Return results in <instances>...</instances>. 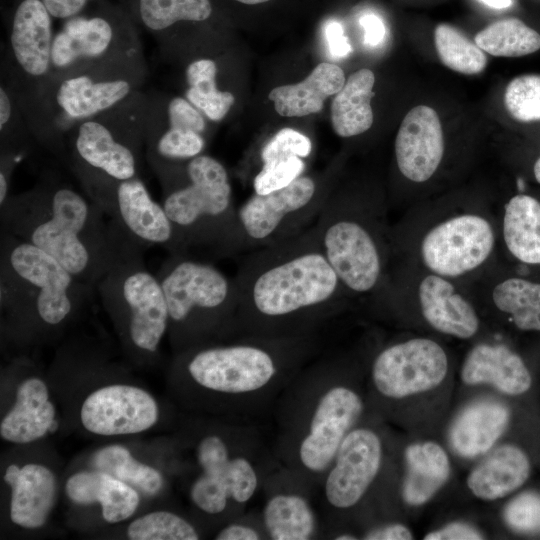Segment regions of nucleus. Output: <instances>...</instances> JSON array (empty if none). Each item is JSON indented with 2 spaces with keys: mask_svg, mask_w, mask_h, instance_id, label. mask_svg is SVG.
<instances>
[{
  "mask_svg": "<svg viewBox=\"0 0 540 540\" xmlns=\"http://www.w3.org/2000/svg\"><path fill=\"white\" fill-rule=\"evenodd\" d=\"M263 528L247 523L232 522L220 529L214 539L216 540H259L265 539Z\"/></svg>",
  "mask_w": 540,
  "mask_h": 540,
  "instance_id": "obj_46",
  "label": "nucleus"
},
{
  "mask_svg": "<svg viewBox=\"0 0 540 540\" xmlns=\"http://www.w3.org/2000/svg\"><path fill=\"white\" fill-rule=\"evenodd\" d=\"M530 474L526 453L512 444L492 450L467 477L472 494L485 501L503 498L522 486Z\"/></svg>",
  "mask_w": 540,
  "mask_h": 540,
  "instance_id": "obj_28",
  "label": "nucleus"
},
{
  "mask_svg": "<svg viewBox=\"0 0 540 540\" xmlns=\"http://www.w3.org/2000/svg\"><path fill=\"white\" fill-rule=\"evenodd\" d=\"M483 538L480 531L463 522L450 523L427 533L424 537L425 540H478Z\"/></svg>",
  "mask_w": 540,
  "mask_h": 540,
  "instance_id": "obj_45",
  "label": "nucleus"
},
{
  "mask_svg": "<svg viewBox=\"0 0 540 540\" xmlns=\"http://www.w3.org/2000/svg\"><path fill=\"white\" fill-rule=\"evenodd\" d=\"M157 277L167 302L169 328L182 351L235 335V279L181 254L167 261Z\"/></svg>",
  "mask_w": 540,
  "mask_h": 540,
  "instance_id": "obj_6",
  "label": "nucleus"
},
{
  "mask_svg": "<svg viewBox=\"0 0 540 540\" xmlns=\"http://www.w3.org/2000/svg\"><path fill=\"white\" fill-rule=\"evenodd\" d=\"M479 1L495 9H503V8L510 7L512 5V0H479Z\"/></svg>",
  "mask_w": 540,
  "mask_h": 540,
  "instance_id": "obj_53",
  "label": "nucleus"
},
{
  "mask_svg": "<svg viewBox=\"0 0 540 540\" xmlns=\"http://www.w3.org/2000/svg\"><path fill=\"white\" fill-rule=\"evenodd\" d=\"M231 440L218 433L203 436L195 448L200 473L190 486L193 505L207 515H220L230 507L246 506L264 480L258 452L248 433Z\"/></svg>",
  "mask_w": 540,
  "mask_h": 540,
  "instance_id": "obj_11",
  "label": "nucleus"
},
{
  "mask_svg": "<svg viewBox=\"0 0 540 540\" xmlns=\"http://www.w3.org/2000/svg\"><path fill=\"white\" fill-rule=\"evenodd\" d=\"M127 537L132 540H197L199 532L180 515L158 510L133 520L127 527Z\"/></svg>",
  "mask_w": 540,
  "mask_h": 540,
  "instance_id": "obj_39",
  "label": "nucleus"
},
{
  "mask_svg": "<svg viewBox=\"0 0 540 540\" xmlns=\"http://www.w3.org/2000/svg\"><path fill=\"white\" fill-rule=\"evenodd\" d=\"M418 300L425 321L436 331L459 339L477 333L476 310L446 277L426 275L419 283Z\"/></svg>",
  "mask_w": 540,
  "mask_h": 540,
  "instance_id": "obj_23",
  "label": "nucleus"
},
{
  "mask_svg": "<svg viewBox=\"0 0 540 540\" xmlns=\"http://www.w3.org/2000/svg\"><path fill=\"white\" fill-rule=\"evenodd\" d=\"M145 74L142 55L98 64L48 79L22 102L34 115L32 127L50 137L129 101L139 94Z\"/></svg>",
  "mask_w": 540,
  "mask_h": 540,
  "instance_id": "obj_5",
  "label": "nucleus"
},
{
  "mask_svg": "<svg viewBox=\"0 0 540 540\" xmlns=\"http://www.w3.org/2000/svg\"><path fill=\"white\" fill-rule=\"evenodd\" d=\"M97 206L112 215L131 237L169 247L179 254L177 232L163 205L156 202L137 176L87 188Z\"/></svg>",
  "mask_w": 540,
  "mask_h": 540,
  "instance_id": "obj_17",
  "label": "nucleus"
},
{
  "mask_svg": "<svg viewBox=\"0 0 540 540\" xmlns=\"http://www.w3.org/2000/svg\"><path fill=\"white\" fill-rule=\"evenodd\" d=\"M145 104L138 94L72 130L76 166L86 187L137 177L138 148L145 139Z\"/></svg>",
  "mask_w": 540,
  "mask_h": 540,
  "instance_id": "obj_10",
  "label": "nucleus"
},
{
  "mask_svg": "<svg viewBox=\"0 0 540 540\" xmlns=\"http://www.w3.org/2000/svg\"><path fill=\"white\" fill-rule=\"evenodd\" d=\"M56 426V410L46 383L39 377H29L19 384L15 402L1 420L0 436L7 442L27 444Z\"/></svg>",
  "mask_w": 540,
  "mask_h": 540,
  "instance_id": "obj_25",
  "label": "nucleus"
},
{
  "mask_svg": "<svg viewBox=\"0 0 540 540\" xmlns=\"http://www.w3.org/2000/svg\"><path fill=\"white\" fill-rule=\"evenodd\" d=\"M503 238L513 257L526 264H540V202L517 194L506 203Z\"/></svg>",
  "mask_w": 540,
  "mask_h": 540,
  "instance_id": "obj_33",
  "label": "nucleus"
},
{
  "mask_svg": "<svg viewBox=\"0 0 540 540\" xmlns=\"http://www.w3.org/2000/svg\"><path fill=\"white\" fill-rule=\"evenodd\" d=\"M186 183L166 192L163 207L174 225L179 249L211 245L222 254L240 251L237 210L227 170L217 159L201 154L186 161Z\"/></svg>",
  "mask_w": 540,
  "mask_h": 540,
  "instance_id": "obj_7",
  "label": "nucleus"
},
{
  "mask_svg": "<svg viewBox=\"0 0 540 540\" xmlns=\"http://www.w3.org/2000/svg\"><path fill=\"white\" fill-rule=\"evenodd\" d=\"M305 170V162L301 157L279 159L262 164L253 180L256 194H267L289 185L300 177Z\"/></svg>",
  "mask_w": 540,
  "mask_h": 540,
  "instance_id": "obj_41",
  "label": "nucleus"
},
{
  "mask_svg": "<svg viewBox=\"0 0 540 540\" xmlns=\"http://www.w3.org/2000/svg\"><path fill=\"white\" fill-rule=\"evenodd\" d=\"M504 105L509 115L519 122L540 120V74L513 78L506 86Z\"/></svg>",
  "mask_w": 540,
  "mask_h": 540,
  "instance_id": "obj_40",
  "label": "nucleus"
},
{
  "mask_svg": "<svg viewBox=\"0 0 540 540\" xmlns=\"http://www.w3.org/2000/svg\"><path fill=\"white\" fill-rule=\"evenodd\" d=\"M491 297L518 329L540 331V283L510 277L494 286Z\"/></svg>",
  "mask_w": 540,
  "mask_h": 540,
  "instance_id": "obj_35",
  "label": "nucleus"
},
{
  "mask_svg": "<svg viewBox=\"0 0 540 540\" xmlns=\"http://www.w3.org/2000/svg\"><path fill=\"white\" fill-rule=\"evenodd\" d=\"M374 73L367 68L352 73L331 103V122L335 133L344 138L368 131L374 120L371 99Z\"/></svg>",
  "mask_w": 540,
  "mask_h": 540,
  "instance_id": "obj_32",
  "label": "nucleus"
},
{
  "mask_svg": "<svg viewBox=\"0 0 540 540\" xmlns=\"http://www.w3.org/2000/svg\"><path fill=\"white\" fill-rule=\"evenodd\" d=\"M312 151L311 140L304 134L284 128L278 131L262 148V164L291 157L307 158Z\"/></svg>",
  "mask_w": 540,
  "mask_h": 540,
  "instance_id": "obj_42",
  "label": "nucleus"
},
{
  "mask_svg": "<svg viewBox=\"0 0 540 540\" xmlns=\"http://www.w3.org/2000/svg\"><path fill=\"white\" fill-rule=\"evenodd\" d=\"M495 245L494 229L485 217L464 213L434 225L420 244V257L431 272L459 277L480 267Z\"/></svg>",
  "mask_w": 540,
  "mask_h": 540,
  "instance_id": "obj_16",
  "label": "nucleus"
},
{
  "mask_svg": "<svg viewBox=\"0 0 540 540\" xmlns=\"http://www.w3.org/2000/svg\"><path fill=\"white\" fill-rule=\"evenodd\" d=\"M92 466L147 495L158 494L164 485V478L159 470L135 459L122 445L112 444L97 450L92 456Z\"/></svg>",
  "mask_w": 540,
  "mask_h": 540,
  "instance_id": "obj_36",
  "label": "nucleus"
},
{
  "mask_svg": "<svg viewBox=\"0 0 540 540\" xmlns=\"http://www.w3.org/2000/svg\"><path fill=\"white\" fill-rule=\"evenodd\" d=\"M234 1H237V2H240V3H243V4L253 5V4L264 3V2H267L269 0H234Z\"/></svg>",
  "mask_w": 540,
  "mask_h": 540,
  "instance_id": "obj_56",
  "label": "nucleus"
},
{
  "mask_svg": "<svg viewBox=\"0 0 540 540\" xmlns=\"http://www.w3.org/2000/svg\"><path fill=\"white\" fill-rule=\"evenodd\" d=\"M1 207L11 235L51 255L79 282L99 281L122 250L102 223L99 207L71 187L36 189Z\"/></svg>",
  "mask_w": 540,
  "mask_h": 540,
  "instance_id": "obj_3",
  "label": "nucleus"
},
{
  "mask_svg": "<svg viewBox=\"0 0 540 540\" xmlns=\"http://www.w3.org/2000/svg\"><path fill=\"white\" fill-rule=\"evenodd\" d=\"M261 525L272 540H309L316 537L319 529L309 497L295 488L270 491L262 509Z\"/></svg>",
  "mask_w": 540,
  "mask_h": 540,
  "instance_id": "obj_30",
  "label": "nucleus"
},
{
  "mask_svg": "<svg viewBox=\"0 0 540 540\" xmlns=\"http://www.w3.org/2000/svg\"><path fill=\"white\" fill-rule=\"evenodd\" d=\"M325 35L332 56L346 57L351 51V45L344 34L342 25L337 21H329L325 26Z\"/></svg>",
  "mask_w": 540,
  "mask_h": 540,
  "instance_id": "obj_48",
  "label": "nucleus"
},
{
  "mask_svg": "<svg viewBox=\"0 0 540 540\" xmlns=\"http://www.w3.org/2000/svg\"><path fill=\"white\" fill-rule=\"evenodd\" d=\"M466 385L487 384L506 395H520L532 384L522 358L504 344L480 343L466 355L460 372Z\"/></svg>",
  "mask_w": 540,
  "mask_h": 540,
  "instance_id": "obj_24",
  "label": "nucleus"
},
{
  "mask_svg": "<svg viewBox=\"0 0 540 540\" xmlns=\"http://www.w3.org/2000/svg\"><path fill=\"white\" fill-rule=\"evenodd\" d=\"M533 174L536 181L540 184V157L534 163Z\"/></svg>",
  "mask_w": 540,
  "mask_h": 540,
  "instance_id": "obj_55",
  "label": "nucleus"
},
{
  "mask_svg": "<svg viewBox=\"0 0 540 540\" xmlns=\"http://www.w3.org/2000/svg\"><path fill=\"white\" fill-rule=\"evenodd\" d=\"M506 523L519 532L540 529V495L524 492L513 498L504 510Z\"/></svg>",
  "mask_w": 540,
  "mask_h": 540,
  "instance_id": "obj_43",
  "label": "nucleus"
},
{
  "mask_svg": "<svg viewBox=\"0 0 540 540\" xmlns=\"http://www.w3.org/2000/svg\"><path fill=\"white\" fill-rule=\"evenodd\" d=\"M445 142L437 112L427 105L413 107L404 117L395 139V158L401 174L422 183L437 171Z\"/></svg>",
  "mask_w": 540,
  "mask_h": 540,
  "instance_id": "obj_21",
  "label": "nucleus"
},
{
  "mask_svg": "<svg viewBox=\"0 0 540 540\" xmlns=\"http://www.w3.org/2000/svg\"><path fill=\"white\" fill-rule=\"evenodd\" d=\"M345 81L338 65L322 62L303 81L275 87L268 97L281 116H307L320 112L325 99L338 93Z\"/></svg>",
  "mask_w": 540,
  "mask_h": 540,
  "instance_id": "obj_31",
  "label": "nucleus"
},
{
  "mask_svg": "<svg viewBox=\"0 0 540 540\" xmlns=\"http://www.w3.org/2000/svg\"><path fill=\"white\" fill-rule=\"evenodd\" d=\"M366 540H410L411 530L401 523H388L368 530L362 537Z\"/></svg>",
  "mask_w": 540,
  "mask_h": 540,
  "instance_id": "obj_49",
  "label": "nucleus"
},
{
  "mask_svg": "<svg viewBox=\"0 0 540 540\" xmlns=\"http://www.w3.org/2000/svg\"><path fill=\"white\" fill-rule=\"evenodd\" d=\"M313 334L291 337L240 336L221 344L182 351L187 382L219 409L248 420L269 408L305 368L315 351Z\"/></svg>",
  "mask_w": 540,
  "mask_h": 540,
  "instance_id": "obj_2",
  "label": "nucleus"
},
{
  "mask_svg": "<svg viewBox=\"0 0 540 540\" xmlns=\"http://www.w3.org/2000/svg\"><path fill=\"white\" fill-rule=\"evenodd\" d=\"M383 461V443L368 427L356 426L341 443L323 477L326 503L335 511L356 506L378 476Z\"/></svg>",
  "mask_w": 540,
  "mask_h": 540,
  "instance_id": "obj_18",
  "label": "nucleus"
},
{
  "mask_svg": "<svg viewBox=\"0 0 540 540\" xmlns=\"http://www.w3.org/2000/svg\"><path fill=\"white\" fill-rule=\"evenodd\" d=\"M364 30V42L369 46L379 45L386 34V28L383 21L374 14H366L359 20Z\"/></svg>",
  "mask_w": 540,
  "mask_h": 540,
  "instance_id": "obj_50",
  "label": "nucleus"
},
{
  "mask_svg": "<svg viewBox=\"0 0 540 540\" xmlns=\"http://www.w3.org/2000/svg\"><path fill=\"white\" fill-rule=\"evenodd\" d=\"M484 52L496 57H521L540 49V34L518 18L497 20L474 39Z\"/></svg>",
  "mask_w": 540,
  "mask_h": 540,
  "instance_id": "obj_37",
  "label": "nucleus"
},
{
  "mask_svg": "<svg viewBox=\"0 0 540 540\" xmlns=\"http://www.w3.org/2000/svg\"><path fill=\"white\" fill-rule=\"evenodd\" d=\"M448 372L445 350L429 338L391 344L373 359L370 377L384 398L399 400L439 386Z\"/></svg>",
  "mask_w": 540,
  "mask_h": 540,
  "instance_id": "obj_15",
  "label": "nucleus"
},
{
  "mask_svg": "<svg viewBox=\"0 0 540 540\" xmlns=\"http://www.w3.org/2000/svg\"><path fill=\"white\" fill-rule=\"evenodd\" d=\"M434 43L441 62L455 72L473 75L482 72L487 66L484 51L449 24L437 25Z\"/></svg>",
  "mask_w": 540,
  "mask_h": 540,
  "instance_id": "obj_38",
  "label": "nucleus"
},
{
  "mask_svg": "<svg viewBox=\"0 0 540 540\" xmlns=\"http://www.w3.org/2000/svg\"><path fill=\"white\" fill-rule=\"evenodd\" d=\"M204 114L183 97H172L165 107L166 126L203 134L206 130Z\"/></svg>",
  "mask_w": 540,
  "mask_h": 540,
  "instance_id": "obj_44",
  "label": "nucleus"
},
{
  "mask_svg": "<svg viewBox=\"0 0 540 540\" xmlns=\"http://www.w3.org/2000/svg\"><path fill=\"white\" fill-rule=\"evenodd\" d=\"M335 540H356L358 537L352 533L342 532L334 535Z\"/></svg>",
  "mask_w": 540,
  "mask_h": 540,
  "instance_id": "obj_54",
  "label": "nucleus"
},
{
  "mask_svg": "<svg viewBox=\"0 0 540 540\" xmlns=\"http://www.w3.org/2000/svg\"><path fill=\"white\" fill-rule=\"evenodd\" d=\"M362 212L326 202L314 226L324 254L349 294L373 292L384 273L376 228Z\"/></svg>",
  "mask_w": 540,
  "mask_h": 540,
  "instance_id": "obj_13",
  "label": "nucleus"
},
{
  "mask_svg": "<svg viewBox=\"0 0 540 540\" xmlns=\"http://www.w3.org/2000/svg\"><path fill=\"white\" fill-rule=\"evenodd\" d=\"M141 55L137 24L129 12L122 4L98 0L64 20L54 34L48 79Z\"/></svg>",
  "mask_w": 540,
  "mask_h": 540,
  "instance_id": "obj_9",
  "label": "nucleus"
},
{
  "mask_svg": "<svg viewBox=\"0 0 540 540\" xmlns=\"http://www.w3.org/2000/svg\"><path fill=\"white\" fill-rule=\"evenodd\" d=\"M510 411L494 400H480L466 406L449 430V442L461 457L471 459L490 451L506 430Z\"/></svg>",
  "mask_w": 540,
  "mask_h": 540,
  "instance_id": "obj_27",
  "label": "nucleus"
},
{
  "mask_svg": "<svg viewBox=\"0 0 540 540\" xmlns=\"http://www.w3.org/2000/svg\"><path fill=\"white\" fill-rule=\"evenodd\" d=\"M54 19L67 20L98 0H41Z\"/></svg>",
  "mask_w": 540,
  "mask_h": 540,
  "instance_id": "obj_47",
  "label": "nucleus"
},
{
  "mask_svg": "<svg viewBox=\"0 0 540 540\" xmlns=\"http://www.w3.org/2000/svg\"><path fill=\"white\" fill-rule=\"evenodd\" d=\"M405 474L401 495L409 506L430 501L447 483L451 464L446 451L434 441L409 444L404 450Z\"/></svg>",
  "mask_w": 540,
  "mask_h": 540,
  "instance_id": "obj_29",
  "label": "nucleus"
},
{
  "mask_svg": "<svg viewBox=\"0 0 540 540\" xmlns=\"http://www.w3.org/2000/svg\"><path fill=\"white\" fill-rule=\"evenodd\" d=\"M4 481L10 487L9 515L22 528L44 526L53 509L57 482L53 471L39 463L9 465Z\"/></svg>",
  "mask_w": 540,
  "mask_h": 540,
  "instance_id": "obj_22",
  "label": "nucleus"
},
{
  "mask_svg": "<svg viewBox=\"0 0 540 540\" xmlns=\"http://www.w3.org/2000/svg\"><path fill=\"white\" fill-rule=\"evenodd\" d=\"M1 251V303L58 326L74 310L79 281L37 246L7 235Z\"/></svg>",
  "mask_w": 540,
  "mask_h": 540,
  "instance_id": "obj_8",
  "label": "nucleus"
},
{
  "mask_svg": "<svg viewBox=\"0 0 540 540\" xmlns=\"http://www.w3.org/2000/svg\"><path fill=\"white\" fill-rule=\"evenodd\" d=\"M65 493L75 504H100L102 517L110 524L130 518L140 503L136 488L97 469L72 474L66 480Z\"/></svg>",
  "mask_w": 540,
  "mask_h": 540,
  "instance_id": "obj_26",
  "label": "nucleus"
},
{
  "mask_svg": "<svg viewBox=\"0 0 540 540\" xmlns=\"http://www.w3.org/2000/svg\"><path fill=\"white\" fill-rule=\"evenodd\" d=\"M326 202L317 181L305 175L267 194L254 193L237 209L240 251L264 248L305 231Z\"/></svg>",
  "mask_w": 540,
  "mask_h": 540,
  "instance_id": "obj_14",
  "label": "nucleus"
},
{
  "mask_svg": "<svg viewBox=\"0 0 540 540\" xmlns=\"http://www.w3.org/2000/svg\"><path fill=\"white\" fill-rule=\"evenodd\" d=\"M53 19L41 0L13 2L9 19L10 54L18 78L30 84L31 91L44 83L51 72Z\"/></svg>",
  "mask_w": 540,
  "mask_h": 540,
  "instance_id": "obj_20",
  "label": "nucleus"
},
{
  "mask_svg": "<svg viewBox=\"0 0 540 540\" xmlns=\"http://www.w3.org/2000/svg\"><path fill=\"white\" fill-rule=\"evenodd\" d=\"M11 170L7 167V164L1 166L0 171V204L1 206L7 201L8 198V184H9V172Z\"/></svg>",
  "mask_w": 540,
  "mask_h": 540,
  "instance_id": "obj_52",
  "label": "nucleus"
},
{
  "mask_svg": "<svg viewBox=\"0 0 540 540\" xmlns=\"http://www.w3.org/2000/svg\"><path fill=\"white\" fill-rule=\"evenodd\" d=\"M159 419V406L145 389L110 384L91 392L80 408V421L92 434L120 436L144 432Z\"/></svg>",
  "mask_w": 540,
  "mask_h": 540,
  "instance_id": "obj_19",
  "label": "nucleus"
},
{
  "mask_svg": "<svg viewBox=\"0 0 540 540\" xmlns=\"http://www.w3.org/2000/svg\"><path fill=\"white\" fill-rule=\"evenodd\" d=\"M131 249L120 255L99 280L104 302L125 322L128 340L138 351L155 353L169 328V313L161 283Z\"/></svg>",
  "mask_w": 540,
  "mask_h": 540,
  "instance_id": "obj_12",
  "label": "nucleus"
},
{
  "mask_svg": "<svg viewBox=\"0 0 540 540\" xmlns=\"http://www.w3.org/2000/svg\"><path fill=\"white\" fill-rule=\"evenodd\" d=\"M16 102L12 98V92H9L7 87L2 84L0 87V131L2 136L12 126Z\"/></svg>",
  "mask_w": 540,
  "mask_h": 540,
  "instance_id": "obj_51",
  "label": "nucleus"
},
{
  "mask_svg": "<svg viewBox=\"0 0 540 540\" xmlns=\"http://www.w3.org/2000/svg\"><path fill=\"white\" fill-rule=\"evenodd\" d=\"M235 335L313 334L349 294L328 262L314 224L254 250L239 268Z\"/></svg>",
  "mask_w": 540,
  "mask_h": 540,
  "instance_id": "obj_1",
  "label": "nucleus"
},
{
  "mask_svg": "<svg viewBox=\"0 0 540 540\" xmlns=\"http://www.w3.org/2000/svg\"><path fill=\"white\" fill-rule=\"evenodd\" d=\"M217 71L215 61L208 58L190 62L185 71V98L212 121L222 120L235 102L231 92L218 88Z\"/></svg>",
  "mask_w": 540,
  "mask_h": 540,
  "instance_id": "obj_34",
  "label": "nucleus"
},
{
  "mask_svg": "<svg viewBox=\"0 0 540 540\" xmlns=\"http://www.w3.org/2000/svg\"><path fill=\"white\" fill-rule=\"evenodd\" d=\"M327 361L305 367L297 376L292 400L283 416L281 457L286 466L303 480L322 482L341 443L356 427L364 411L361 395L328 376Z\"/></svg>",
  "mask_w": 540,
  "mask_h": 540,
  "instance_id": "obj_4",
  "label": "nucleus"
}]
</instances>
